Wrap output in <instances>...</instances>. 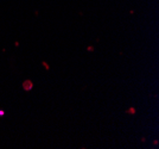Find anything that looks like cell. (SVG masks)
<instances>
[{
	"label": "cell",
	"mask_w": 159,
	"mask_h": 149,
	"mask_svg": "<svg viewBox=\"0 0 159 149\" xmlns=\"http://www.w3.org/2000/svg\"><path fill=\"white\" fill-rule=\"evenodd\" d=\"M23 87H24V89L25 91H31L33 87V84L31 80H25L24 81V84H23Z\"/></svg>",
	"instance_id": "cell-1"
},
{
	"label": "cell",
	"mask_w": 159,
	"mask_h": 149,
	"mask_svg": "<svg viewBox=\"0 0 159 149\" xmlns=\"http://www.w3.org/2000/svg\"><path fill=\"white\" fill-rule=\"evenodd\" d=\"M127 112H128V113H135V108H131L129 110H128V111H127Z\"/></svg>",
	"instance_id": "cell-2"
},
{
	"label": "cell",
	"mask_w": 159,
	"mask_h": 149,
	"mask_svg": "<svg viewBox=\"0 0 159 149\" xmlns=\"http://www.w3.org/2000/svg\"><path fill=\"white\" fill-rule=\"evenodd\" d=\"M43 66H44V67L47 68V69H49V65H47L45 62H43Z\"/></svg>",
	"instance_id": "cell-3"
}]
</instances>
